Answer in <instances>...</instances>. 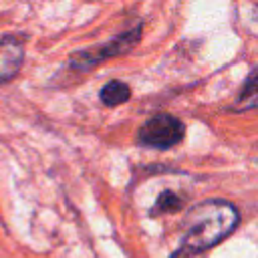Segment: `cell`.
Here are the masks:
<instances>
[{"mask_svg": "<svg viewBox=\"0 0 258 258\" xmlns=\"http://www.w3.org/2000/svg\"><path fill=\"white\" fill-rule=\"evenodd\" d=\"M240 214L226 200H206L187 210L183 218V248L206 252L228 238L238 226Z\"/></svg>", "mask_w": 258, "mask_h": 258, "instance_id": "6da1fadb", "label": "cell"}, {"mask_svg": "<svg viewBox=\"0 0 258 258\" xmlns=\"http://www.w3.org/2000/svg\"><path fill=\"white\" fill-rule=\"evenodd\" d=\"M141 36V24H135L133 28L117 34L115 38H111L105 44H99L95 48H87V50H79L75 54H71L69 58V67L75 71H89L93 67H97L99 62L111 58V56H119L131 50V46L137 44Z\"/></svg>", "mask_w": 258, "mask_h": 258, "instance_id": "7a4b0ae2", "label": "cell"}, {"mask_svg": "<svg viewBox=\"0 0 258 258\" xmlns=\"http://www.w3.org/2000/svg\"><path fill=\"white\" fill-rule=\"evenodd\" d=\"M183 135H185V127L177 117H173L169 113H159L141 125L139 133H137V141L143 147L169 149V147L177 145L183 139Z\"/></svg>", "mask_w": 258, "mask_h": 258, "instance_id": "3957f363", "label": "cell"}, {"mask_svg": "<svg viewBox=\"0 0 258 258\" xmlns=\"http://www.w3.org/2000/svg\"><path fill=\"white\" fill-rule=\"evenodd\" d=\"M24 34H2L0 36V85L14 79L24 60Z\"/></svg>", "mask_w": 258, "mask_h": 258, "instance_id": "277c9868", "label": "cell"}, {"mask_svg": "<svg viewBox=\"0 0 258 258\" xmlns=\"http://www.w3.org/2000/svg\"><path fill=\"white\" fill-rule=\"evenodd\" d=\"M99 97H101L103 105H107V107H117V105H123L125 101H129L131 89H129V85L123 83V81H109V83L101 89Z\"/></svg>", "mask_w": 258, "mask_h": 258, "instance_id": "5b68a950", "label": "cell"}, {"mask_svg": "<svg viewBox=\"0 0 258 258\" xmlns=\"http://www.w3.org/2000/svg\"><path fill=\"white\" fill-rule=\"evenodd\" d=\"M236 107L238 109H256L258 107V67L246 79V85L242 87V91L238 95Z\"/></svg>", "mask_w": 258, "mask_h": 258, "instance_id": "8992f818", "label": "cell"}, {"mask_svg": "<svg viewBox=\"0 0 258 258\" xmlns=\"http://www.w3.org/2000/svg\"><path fill=\"white\" fill-rule=\"evenodd\" d=\"M183 198L181 196H177L175 191H163L157 200H155V204H153V208H151V214L153 216H157V214H171V212H175V210H181V206H183Z\"/></svg>", "mask_w": 258, "mask_h": 258, "instance_id": "52a82bcc", "label": "cell"}, {"mask_svg": "<svg viewBox=\"0 0 258 258\" xmlns=\"http://www.w3.org/2000/svg\"><path fill=\"white\" fill-rule=\"evenodd\" d=\"M169 258H204V254L202 252H194V250H187V248H179L177 252H173Z\"/></svg>", "mask_w": 258, "mask_h": 258, "instance_id": "ba28073f", "label": "cell"}]
</instances>
